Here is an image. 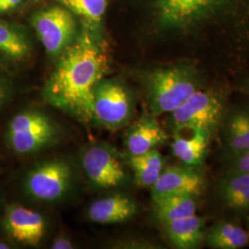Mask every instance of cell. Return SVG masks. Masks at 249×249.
I'll return each instance as SVG.
<instances>
[{
	"instance_id": "obj_1",
	"label": "cell",
	"mask_w": 249,
	"mask_h": 249,
	"mask_svg": "<svg viewBox=\"0 0 249 249\" xmlns=\"http://www.w3.org/2000/svg\"><path fill=\"white\" fill-rule=\"evenodd\" d=\"M151 34L177 42L187 59L243 68L249 55V0H142Z\"/></svg>"
},
{
	"instance_id": "obj_2",
	"label": "cell",
	"mask_w": 249,
	"mask_h": 249,
	"mask_svg": "<svg viewBox=\"0 0 249 249\" xmlns=\"http://www.w3.org/2000/svg\"><path fill=\"white\" fill-rule=\"evenodd\" d=\"M108 69L107 51L83 31L60 53L44 89L45 100L81 123L89 124L93 121L94 89Z\"/></svg>"
},
{
	"instance_id": "obj_3",
	"label": "cell",
	"mask_w": 249,
	"mask_h": 249,
	"mask_svg": "<svg viewBox=\"0 0 249 249\" xmlns=\"http://www.w3.org/2000/svg\"><path fill=\"white\" fill-rule=\"evenodd\" d=\"M210 73L192 59L155 66L142 74L151 116L171 114L210 81Z\"/></svg>"
},
{
	"instance_id": "obj_4",
	"label": "cell",
	"mask_w": 249,
	"mask_h": 249,
	"mask_svg": "<svg viewBox=\"0 0 249 249\" xmlns=\"http://www.w3.org/2000/svg\"><path fill=\"white\" fill-rule=\"evenodd\" d=\"M223 87L209 85L196 90L171 113L173 131L201 128L213 133L224 117Z\"/></svg>"
},
{
	"instance_id": "obj_5",
	"label": "cell",
	"mask_w": 249,
	"mask_h": 249,
	"mask_svg": "<svg viewBox=\"0 0 249 249\" xmlns=\"http://www.w3.org/2000/svg\"><path fill=\"white\" fill-rule=\"evenodd\" d=\"M9 148L17 154L25 155L42 151L55 142L56 124L38 110H25L14 116L6 134Z\"/></svg>"
},
{
	"instance_id": "obj_6",
	"label": "cell",
	"mask_w": 249,
	"mask_h": 249,
	"mask_svg": "<svg viewBox=\"0 0 249 249\" xmlns=\"http://www.w3.org/2000/svg\"><path fill=\"white\" fill-rule=\"evenodd\" d=\"M133 98L129 90L114 80H101L94 89L93 121L108 129L127 124L133 115Z\"/></svg>"
},
{
	"instance_id": "obj_7",
	"label": "cell",
	"mask_w": 249,
	"mask_h": 249,
	"mask_svg": "<svg viewBox=\"0 0 249 249\" xmlns=\"http://www.w3.org/2000/svg\"><path fill=\"white\" fill-rule=\"evenodd\" d=\"M71 166L60 159L45 160L29 171L24 187L27 194L44 202L60 199L71 188Z\"/></svg>"
},
{
	"instance_id": "obj_8",
	"label": "cell",
	"mask_w": 249,
	"mask_h": 249,
	"mask_svg": "<svg viewBox=\"0 0 249 249\" xmlns=\"http://www.w3.org/2000/svg\"><path fill=\"white\" fill-rule=\"evenodd\" d=\"M33 25L45 51L53 56L60 55L75 39V20L69 10L59 7L36 13Z\"/></svg>"
},
{
	"instance_id": "obj_9",
	"label": "cell",
	"mask_w": 249,
	"mask_h": 249,
	"mask_svg": "<svg viewBox=\"0 0 249 249\" xmlns=\"http://www.w3.org/2000/svg\"><path fill=\"white\" fill-rule=\"evenodd\" d=\"M81 164L89 181L100 188H114L122 185L125 171L116 151L106 144H93L83 151Z\"/></svg>"
},
{
	"instance_id": "obj_10",
	"label": "cell",
	"mask_w": 249,
	"mask_h": 249,
	"mask_svg": "<svg viewBox=\"0 0 249 249\" xmlns=\"http://www.w3.org/2000/svg\"><path fill=\"white\" fill-rule=\"evenodd\" d=\"M2 225L11 240L24 246L37 247L45 236L43 215L21 205L8 206Z\"/></svg>"
},
{
	"instance_id": "obj_11",
	"label": "cell",
	"mask_w": 249,
	"mask_h": 249,
	"mask_svg": "<svg viewBox=\"0 0 249 249\" xmlns=\"http://www.w3.org/2000/svg\"><path fill=\"white\" fill-rule=\"evenodd\" d=\"M205 187L204 177L196 167L183 165L163 170L157 182L151 187V197L169 195H201Z\"/></svg>"
},
{
	"instance_id": "obj_12",
	"label": "cell",
	"mask_w": 249,
	"mask_h": 249,
	"mask_svg": "<svg viewBox=\"0 0 249 249\" xmlns=\"http://www.w3.org/2000/svg\"><path fill=\"white\" fill-rule=\"evenodd\" d=\"M155 118L151 115L143 116L128 129L124 141L128 154L153 151L167 142L168 135Z\"/></svg>"
},
{
	"instance_id": "obj_13",
	"label": "cell",
	"mask_w": 249,
	"mask_h": 249,
	"mask_svg": "<svg viewBox=\"0 0 249 249\" xmlns=\"http://www.w3.org/2000/svg\"><path fill=\"white\" fill-rule=\"evenodd\" d=\"M188 130L189 135L183 130L174 132L172 151L185 165L197 167L204 161L212 133L201 128Z\"/></svg>"
},
{
	"instance_id": "obj_14",
	"label": "cell",
	"mask_w": 249,
	"mask_h": 249,
	"mask_svg": "<svg viewBox=\"0 0 249 249\" xmlns=\"http://www.w3.org/2000/svg\"><path fill=\"white\" fill-rule=\"evenodd\" d=\"M136 212L137 206L132 198L117 194L94 201L89 207L88 217L93 223L113 224L131 219Z\"/></svg>"
},
{
	"instance_id": "obj_15",
	"label": "cell",
	"mask_w": 249,
	"mask_h": 249,
	"mask_svg": "<svg viewBox=\"0 0 249 249\" xmlns=\"http://www.w3.org/2000/svg\"><path fill=\"white\" fill-rule=\"evenodd\" d=\"M204 219L196 214L163 223L170 243L177 249H198L205 240Z\"/></svg>"
},
{
	"instance_id": "obj_16",
	"label": "cell",
	"mask_w": 249,
	"mask_h": 249,
	"mask_svg": "<svg viewBox=\"0 0 249 249\" xmlns=\"http://www.w3.org/2000/svg\"><path fill=\"white\" fill-rule=\"evenodd\" d=\"M223 203L234 211H249V174L229 169L219 183Z\"/></svg>"
},
{
	"instance_id": "obj_17",
	"label": "cell",
	"mask_w": 249,
	"mask_h": 249,
	"mask_svg": "<svg viewBox=\"0 0 249 249\" xmlns=\"http://www.w3.org/2000/svg\"><path fill=\"white\" fill-rule=\"evenodd\" d=\"M223 140L231 155L249 150V110L241 109L224 116Z\"/></svg>"
},
{
	"instance_id": "obj_18",
	"label": "cell",
	"mask_w": 249,
	"mask_h": 249,
	"mask_svg": "<svg viewBox=\"0 0 249 249\" xmlns=\"http://www.w3.org/2000/svg\"><path fill=\"white\" fill-rule=\"evenodd\" d=\"M196 198L189 195H169L153 198L154 213L162 224L195 215Z\"/></svg>"
},
{
	"instance_id": "obj_19",
	"label": "cell",
	"mask_w": 249,
	"mask_h": 249,
	"mask_svg": "<svg viewBox=\"0 0 249 249\" xmlns=\"http://www.w3.org/2000/svg\"><path fill=\"white\" fill-rule=\"evenodd\" d=\"M127 163L132 169L136 183L142 187H151L163 171V160L159 151H148L142 154L127 156Z\"/></svg>"
},
{
	"instance_id": "obj_20",
	"label": "cell",
	"mask_w": 249,
	"mask_h": 249,
	"mask_svg": "<svg viewBox=\"0 0 249 249\" xmlns=\"http://www.w3.org/2000/svg\"><path fill=\"white\" fill-rule=\"evenodd\" d=\"M205 241L212 249H239L249 244V235L234 223L219 222L205 233Z\"/></svg>"
},
{
	"instance_id": "obj_21",
	"label": "cell",
	"mask_w": 249,
	"mask_h": 249,
	"mask_svg": "<svg viewBox=\"0 0 249 249\" xmlns=\"http://www.w3.org/2000/svg\"><path fill=\"white\" fill-rule=\"evenodd\" d=\"M31 53L30 42L25 34L0 20V53L15 61L25 59Z\"/></svg>"
},
{
	"instance_id": "obj_22",
	"label": "cell",
	"mask_w": 249,
	"mask_h": 249,
	"mask_svg": "<svg viewBox=\"0 0 249 249\" xmlns=\"http://www.w3.org/2000/svg\"><path fill=\"white\" fill-rule=\"evenodd\" d=\"M72 12L89 23L98 24L106 12L107 0H60Z\"/></svg>"
},
{
	"instance_id": "obj_23",
	"label": "cell",
	"mask_w": 249,
	"mask_h": 249,
	"mask_svg": "<svg viewBox=\"0 0 249 249\" xmlns=\"http://www.w3.org/2000/svg\"><path fill=\"white\" fill-rule=\"evenodd\" d=\"M229 166L230 169L249 174V150L235 155H231Z\"/></svg>"
},
{
	"instance_id": "obj_24",
	"label": "cell",
	"mask_w": 249,
	"mask_h": 249,
	"mask_svg": "<svg viewBox=\"0 0 249 249\" xmlns=\"http://www.w3.org/2000/svg\"><path fill=\"white\" fill-rule=\"evenodd\" d=\"M73 243L66 236H59L55 238L52 243L51 249H73Z\"/></svg>"
},
{
	"instance_id": "obj_25",
	"label": "cell",
	"mask_w": 249,
	"mask_h": 249,
	"mask_svg": "<svg viewBox=\"0 0 249 249\" xmlns=\"http://www.w3.org/2000/svg\"><path fill=\"white\" fill-rule=\"evenodd\" d=\"M22 0H0V13H4L15 9Z\"/></svg>"
},
{
	"instance_id": "obj_26",
	"label": "cell",
	"mask_w": 249,
	"mask_h": 249,
	"mask_svg": "<svg viewBox=\"0 0 249 249\" xmlns=\"http://www.w3.org/2000/svg\"><path fill=\"white\" fill-rule=\"evenodd\" d=\"M7 93H8L7 84L3 79L0 78V108L4 105V102L7 98Z\"/></svg>"
},
{
	"instance_id": "obj_27",
	"label": "cell",
	"mask_w": 249,
	"mask_h": 249,
	"mask_svg": "<svg viewBox=\"0 0 249 249\" xmlns=\"http://www.w3.org/2000/svg\"><path fill=\"white\" fill-rule=\"evenodd\" d=\"M241 86L243 87L244 90L249 94V78H246V79L241 80Z\"/></svg>"
},
{
	"instance_id": "obj_28",
	"label": "cell",
	"mask_w": 249,
	"mask_h": 249,
	"mask_svg": "<svg viewBox=\"0 0 249 249\" xmlns=\"http://www.w3.org/2000/svg\"><path fill=\"white\" fill-rule=\"evenodd\" d=\"M10 249L9 245L4 242H0V249Z\"/></svg>"
}]
</instances>
